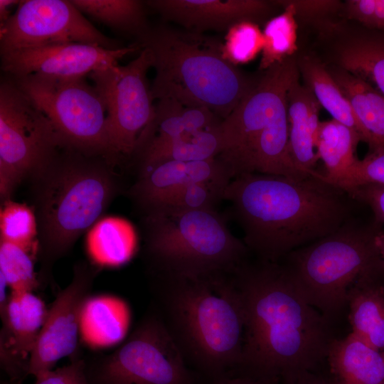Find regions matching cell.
<instances>
[{
  "mask_svg": "<svg viewBox=\"0 0 384 384\" xmlns=\"http://www.w3.org/2000/svg\"><path fill=\"white\" fill-rule=\"evenodd\" d=\"M233 276L245 314L243 373L279 380L318 370L336 338L331 321L311 305L281 262L245 261Z\"/></svg>",
  "mask_w": 384,
  "mask_h": 384,
  "instance_id": "1",
  "label": "cell"
},
{
  "mask_svg": "<svg viewBox=\"0 0 384 384\" xmlns=\"http://www.w3.org/2000/svg\"><path fill=\"white\" fill-rule=\"evenodd\" d=\"M223 200L249 252L272 262L337 230L353 217L357 202L319 171L302 177L243 174L232 178Z\"/></svg>",
  "mask_w": 384,
  "mask_h": 384,
  "instance_id": "2",
  "label": "cell"
},
{
  "mask_svg": "<svg viewBox=\"0 0 384 384\" xmlns=\"http://www.w3.org/2000/svg\"><path fill=\"white\" fill-rule=\"evenodd\" d=\"M162 318L186 361L214 378L238 368L245 314L233 272L197 277L161 276Z\"/></svg>",
  "mask_w": 384,
  "mask_h": 384,
  "instance_id": "3",
  "label": "cell"
},
{
  "mask_svg": "<svg viewBox=\"0 0 384 384\" xmlns=\"http://www.w3.org/2000/svg\"><path fill=\"white\" fill-rule=\"evenodd\" d=\"M138 39L153 55L154 100L206 107L224 119L258 79L225 60L222 42L201 33L160 25L149 26Z\"/></svg>",
  "mask_w": 384,
  "mask_h": 384,
  "instance_id": "4",
  "label": "cell"
},
{
  "mask_svg": "<svg viewBox=\"0 0 384 384\" xmlns=\"http://www.w3.org/2000/svg\"><path fill=\"white\" fill-rule=\"evenodd\" d=\"M99 157L65 147L33 175L41 275L48 276L55 262L100 219L117 191L111 169Z\"/></svg>",
  "mask_w": 384,
  "mask_h": 384,
  "instance_id": "5",
  "label": "cell"
},
{
  "mask_svg": "<svg viewBox=\"0 0 384 384\" xmlns=\"http://www.w3.org/2000/svg\"><path fill=\"white\" fill-rule=\"evenodd\" d=\"M300 76L294 56L263 71L253 87L220 123V158L233 178L248 173L302 177L289 147L287 93Z\"/></svg>",
  "mask_w": 384,
  "mask_h": 384,
  "instance_id": "6",
  "label": "cell"
},
{
  "mask_svg": "<svg viewBox=\"0 0 384 384\" xmlns=\"http://www.w3.org/2000/svg\"><path fill=\"white\" fill-rule=\"evenodd\" d=\"M382 224L354 217L337 230L287 255L281 262L294 286L332 321L347 305L350 288L360 277L384 272L376 244Z\"/></svg>",
  "mask_w": 384,
  "mask_h": 384,
  "instance_id": "7",
  "label": "cell"
},
{
  "mask_svg": "<svg viewBox=\"0 0 384 384\" xmlns=\"http://www.w3.org/2000/svg\"><path fill=\"white\" fill-rule=\"evenodd\" d=\"M146 250L161 276L197 277L233 272L249 250L217 210L147 212Z\"/></svg>",
  "mask_w": 384,
  "mask_h": 384,
  "instance_id": "8",
  "label": "cell"
},
{
  "mask_svg": "<svg viewBox=\"0 0 384 384\" xmlns=\"http://www.w3.org/2000/svg\"><path fill=\"white\" fill-rule=\"evenodd\" d=\"M11 78L48 119L65 147L87 156L114 160L105 104L85 77L61 78L31 74Z\"/></svg>",
  "mask_w": 384,
  "mask_h": 384,
  "instance_id": "9",
  "label": "cell"
},
{
  "mask_svg": "<svg viewBox=\"0 0 384 384\" xmlns=\"http://www.w3.org/2000/svg\"><path fill=\"white\" fill-rule=\"evenodd\" d=\"M163 319L151 314L113 353L86 362L90 384H194Z\"/></svg>",
  "mask_w": 384,
  "mask_h": 384,
  "instance_id": "10",
  "label": "cell"
},
{
  "mask_svg": "<svg viewBox=\"0 0 384 384\" xmlns=\"http://www.w3.org/2000/svg\"><path fill=\"white\" fill-rule=\"evenodd\" d=\"M65 147L51 123L9 77L0 84V193L4 201Z\"/></svg>",
  "mask_w": 384,
  "mask_h": 384,
  "instance_id": "11",
  "label": "cell"
},
{
  "mask_svg": "<svg viewBox=\"0 0 384 384\" xmlns=\"http://www.w3.org/2000/svg\"><path fill=\"white\" fill-rule=\"evenodd\" d=\"M138 56L125 65L115 64L88 75L107 110V130L114 159L134 154L138 139L151 121L155 105L147 80L153 55L141 47Z\"/></svg>",
  "mask_w": 384,
  "mask_h": 384,
  "instance_id": "12",
  "label": "cell"
},
{
  "mask_svg": "<svg viewBox=\"0 0 384 384\" xmlns=\"http://www.w3.org/2000/svg\"><path fill=\"white\" fill-rule=\"evenodd\" d=\"M64 43L93 44L117 49L70 1L23 0L0 26V53Z\"/></svg>",
  "mask_w": 384,
  "mask_h": 384,
  "instance_id": "13",
  "label": "cell"
},
{
  "mask_svg": "<svg viewBox=\"0 0 384 384\" xmlns=\"http://www.w3.org/2000/svg\"><path fill=\"white\" fill-rule=\"evenodd\" d=\"M95 272L85 264L75 267L72 281L58 293L48 310L30 358L28 375L36 377L53 369L64 357L78 356L80 313L90 296Z\"/></svg>",
  "mask_w": 384,
  "mask_h": 384,
  "instance_id": "14",
  "label": "cell"
},
{
  "mask_svg": "<svg viewBox=\"0 0 384 384\" xmlns=\"http://www.w3.org/2000/svg\"><path fill=\"white\" fill-rule=\"evenodd\" d=\"M141 49L138 43L117 49L83 43L52 44L1 54V68L11 78L31 74L84 78L96 70L118 64L122 58Z\"/></svg>",
  "mask_w": 384,
  "mask_h": 384,
  "instance_id": "15",
  "label": "cell"
},
{
  "mask_svg": "<svg viewBox=\"0 0 384 384\" xmlns=\"http://www.w3.org/2000/svg\"><path fill=\"white\" fill-rule=\"evenodd\" d=\"M48 310L33 292H11L0 312V363L9 382L21 384L28 375L29 361L44 324Z\"/></svg>",
  "mask_w": 384,
  "mask_h": 384,
  "instance_id": "16",
  "label": "cell"
},
{
  "mask_svg": "<svg viewBox=\"0 0 384 384\" xmlns=\"http://www.w3.org/2000/svg\"><path fill=\"white\" fill-rule=\"evenodd\" d=\"M145 3L164 20L201 33L208 30L227 31L240 21L264 19L275 5L274 1L264 0H151Z\"/></svg>",
  "mask_w": 384,
  "mask_h": 384,
  "instance_id": "17",
  "label": "cell"
},
{
  "mask_svg": "<svg viewBox=\"0 0 384 384\" xmlns=\"http://www.w3.org/2000/svg\"><path fill=\"white\" fill-rule=\"evenodd\" d=\"M233 178L228 166L218 157L199 161H168L141 169L131 194L149 212L188 184L230 181Z\"/></svg>",
  "mask_w": 384,
  "mask_h": 384,
  "instance_id": "18",
  "label": "cell"
},
{
  "mask_svg": "<svg viewBox=\"0 0 384 384\" xmlns=\"http://www.w3.org/2000/svg\"><path fill=\"white\" fill-rule=\"evenodd\" d=\"M321 107L311 90L296 79L287 93L289 152L297 167L310 174L318 172L314 167L319 159L316 139Z\"/></svg>",
  "mask_w": 384,
  "mask_h": 384,
  "instance_id": "19",
  "label": "cell"
},
{
  "mask_svg": "<svg viewBox=\"0 0 384 384\" xmlns=\"http://www.w3.org/2000/svg\"><path fill=\"white\" fill-rule=\"evenodd\" d=\"M130 311L127 304L111 294L90 296L80 317V339L92 349L119 344L128 332Z\"/></svg>",
  "mask_w": 384,
  "mask_h": 384,
  "instance_id": "20",
  "label": "cell"
},
{
  "mask_svg": "<svg viewBox=\"0 0 384 384\" xmlns=\"http://www.w3.org/2000/svg\"><path fill=\"white\" fill-rule=\"evenodd\" d=\"M351 332L370 346L384 351V272L364 275L347 297Z\"/></svg>",
  "mask_w": 384,
  "mask_h": 384,
  "instance_id": "21",
  "label": "cell"
},
{
  "mask_svg": "<svg viewBox=\"0 0 384 384\" xmlns=\"http://www.w3.org/2000/svg\"><path fill=\"white\" fill-rule=\"evenodd\" d=\"M326 362L337 384H384V351L370 346L352 333L334 339Z\"/></svg>",
  "mask_w": 384,
  "mask_h": 384,
  "instance_id": "22",
  "label": "cell"
},
{
  "mask_svg": "<svg viewBox=\"0 0 384 384\" xmlns=\"http://www.w3.org/2000/svg\"><path fill=\"white\" fill-rule=\"evenodd\" d=\"M222 120L206 107H187L174 100L159 99L154 117L138 139L134 154L187 132L217 126Z\"/></svg>",
  "mask_w": 384,
  "mask_h": 384,
  "instance_id": "23",
  "label": "cell"
},
{
  "mask_svg": "<svg viewBox=\"0 0 384 384\" xmlns=\"http://www.w3.org/2000/svg\"><path fill=\"white\" fill-rule=\"evenodd\" d=\"M336 66L384 95V33L364 31L344 36L334 46Z\"/></svg>",
  "mask_w": 384,
  "mask_h": 384,
  "instance_id": "24",
  "label": "cell"
},
{
  "mask_svg": "<svg viewBox=\"0 0 384 384\" xmlns=\"http://www.w3.org/2000/svg\"><path fill=\"white\" fill-rule=\"evenodd\" d=\"M349 101L370 149L384 146V95L362 79L337 66L328 68Z\"/></svg>",
  "mask_w": 384,
  "mask_h": 384,
  "instance_id": "25",
  "label": "cell"
},
{
  "mask_svg": "<svg viewBox=\"0 0 384 384\" xmlns=\"http://www.w3.org/2000/svg\"><path fill=\"white\" fill-rule=\"evenodd\" d=\"M223 150V139L219 124L149 145L136 154L140 158L142 169L168 161L210 160L219 157Z\"/></svg>",
  "mask_w": 384,
  "mask_h": 384,
  "instance_id": "26",
  "label": "cell"
},
{
  "mask_svg": "<svg viewBox=\"0 0 384 384\" xmlns=\"http://www.w3.org/2000/svg\"><path fill=\"white\" fill-rule=\"evenodd\" d=\"M137 244L132 225L116 216L98 220L89 229L85 239L90 260L100 267H117L126 264L134 255Z\"/></svg>",
  "mask_w": 384,
  "mask_h": 384,
  "instance_id": "27",
  "label": "cell"
},
{
  "mask_svg": "<svg viewBox=\"0 0 384 384\" xmlns=\"http://www.w3.org/2000/svg\"><path fill=\"white\" fill-rule=\"evenodd\" d=\"M297 65L304 84L332 119L358 133L362 142V132L352 107L328 68L319 60L309 55L297 60Z\"/></svg>",
  "mask_w": 384,
  "mask_h": 384,
  "instance_id": "28",
  "label": "cell"
},
{
  "mask_svg": "<svg viewBox=\"0 0 384 384\" xmlns=\"http://www.w3.org/2000/svg\"><path fill=\"white\" fill-rule=\"evenodd\" d=\"M359 142L357 132L333 119L320 122L316 150L324 164L326 181L335 183L353 164L358 159L355 154Z\"/></svg>",
  "mask_w": 384,
  "mask_h": 384,
  "instance_id": "29",
  "label": "cell"
},
{
  "mask_svg": "<svg viewBox=\"0 0 384 384\" xmlns=\"http://www.w3.org/2000/svg\"><path fill=\"white\" fill-rule=\"evenodd\" d=\"M82 13L111 28L140 37L147 31L146 3L139 0H70Z\"/></svg>",
  "mask_w": 384,
  "mask_h": 384,
  "instance_id": "30",
  "label": "cell"
},
{
  "mask_svg": "<svg viewBox=\"0 0 384 384\" xmlns=\"http://www.w3.org/2000/svg\"><path fill=\"white\" fill-rule=\"evenodd\" d=\"M283 7L279 15L269 19L262 31L264 46L260 70L265 71L272 65L294 56L297 46V21L294 6L289 1H274Z\"/></svg>",
  "mask_w": 384,
  "mask_h": 384,
  "instance_id": "31",
  "label": "cell"
},
{
  "mask_svg": "<svg viewBox=\"0 0 384 384\" xmlns=\"http://www.w3.org/2000/svg\"><path fill=\"white\" fill-rule=\"evenodd\" d=\"M1 240L38 252V223L33 209L7 199L0 211Z\"/></svg>",
  "mask_w": 384,
  "mask_h": 384,
  "instance_id": "32",
  "label": "cell"
},
{
  "mask_svg": "<svg viewBox=\"0 0 384 384\" xmlns=\"http://www.w3.org/2000/svg\"><path fill=\"white\" fill-rule=\"evenodd\" d=\"M38 253L20 245L0 241V276L6 280L11 292H33L39 281L34 270Z\"/></svg>",
  "mask_w": 384,
  "mask_h": 384,
  "instance_id": "33",
  "label": "cell"
},
{
  "mask_svg": "<svg viewBox=\"0 0 384 384\" xmlns=\"http://www.w3.org/2000/svg\"><path fill=\"white\" fill-rule=\"evenodd\" d=\"M264 37L262 31L254 21H243L228 28L222 42L223 58L238 66L248 63L262 51Z\"/></svg>",
  "mask_w": 384,
  "mask_h": 384,
  "instance_id": "34",
  "label": "cell"
},
{
  "mask_svg": "<svg viewBox=\"0 0 384 384\" xmlns=\"http://www.w3.org/2000/svg\"><path fill=\"white\" fill-rule=\"evenodd\" d=\"M229 183L230 181H215L188 184L174 193L160 207L153 210H217L216 207L223 200L224 192Z\"/></svg>",
  "mask_w": 384,
  "mask_h": 384,
  "instance_id": "35",
  "label": "cell"
},
{
  "mask_svg": "<svg viewBox=\"0 0 384 384\" xmlns=\"http://www.w3.org/2000/svg\"><path fill=\"white\" fill-rule=\"evenodd\" d=\"M368 184L384 186V146L370 149L363 159H357L333 185L347 191Z\"/></svg>",
  "mask_w": 384,
  "mask_h": 384,
  "instance_id": "36",
  "label": "cell"
},
{
  "mask_svg": "<svg viewBox=\"0 0 384 384\" xmlns=\"http://www.w3.org/2000/svg\"><path fill=\"white\" fill-rule=\"evenodd\" d=\"M33 384H90L86 373V361L78 356L70 364L41 373Z\"/></svg>",
  "mask_w": 384,
  "mask_h": 384,
  "instance_id": "37",
  "label": "cell"
},
{
  "mask_svg": "<svg viewBox=\"0 0 384 384\" xmlns=\"http://www.w3.org/2000/svg\"><path fill=\"white\" fill-rule=\"evenodd\" d=\"M346 192L358 203L368 206L373 212V218L380 224H384V186L368 184Z\"/></svg>",
  "mask_w": 384,
  "mask_h": 384,
  "instance_id": "38",
  "label": "cell"
},
{
  "mask_svg": "<svg viewBox=\"0 0 384 384\" xmlns=\"http://www.w3.org/2000/svg\"><path fill=\"white\" fill-rule=\"evenodd\" d=\"M295 8L297 18L319 20L341 9L339 1L334 0H294L289 1Z\"/></svg>",
  "mask_w": 384,
  "mask_h": 384,
  "instance_id": "39",
  "label": "cell"
},
{
  "mask_svg": "<svg viewBox=\"0 0 384 384\" xmlns=\"http://www.w3.org/2000/svg\"><path fill=\"white\" fill-rule=\"evenodd\" d=\"M279 384H337L332 376L318 370H303L282 376Z\"/></svg>",
  "mask_w": 384,
  "mask_h": 384,
  "instance_id": "40",
  "label": "cell"
},
{
  "mask_svg": "<svg viewBox=\"0 0 384 384\" xmlns=\"http://www.w3.org/2000/svg\"><path fill=\"white\" fill-rule=\"evenodd\" d=\"M212 384H279V380L257 378L247 373L227 375L217 377Z\"/></svg>",
  "mask_w": 384,
  "mask_h": 384,
  "instance_id": "41",
  "label": "cell"
},
{
  "mask_svg": "<svg viewBox=\"0 0 384 384\" xmlns=\"http://www.w3.org/2000/svg\"><path fill=\"white\" fill-rule=\"evenodd\" d=\"M21 1L0 0V26L4 25L12 16L11 11L14 5H18Z\"/></svg>",
  "mask_w": 384,
  "mask_h": 384,
  "instance_id": "42",
  "label": "cell"
},
{
  "mask_svg": "<svg viewBox=\"0 0 384 384\" xmlns=\"http://www.w3.org/2000/svg\"><path fill=\"white\" fill-rule=\"evenodd\" d=\"M376 244L380 254L384 260V230L383 228L378 231L376 235Z\"/></svg>",
  "mask_w": 384,
  "mask_h": 384,
  "instance_id": "43",
  "label": "cell"
},
{
  "mask_svg": "<svg viewBox=\"0 0 384 384\" xmlns=\"http://www.w3.org/2000/svg\"><path fill=\"white\" fill-rule=\"evenodd\" d=\"M4 384H15V383H12L8 382V383H4Z\"/></svg>",
  "mask_w": 384,
  "mask_h": 384,
  "instance_id": "44",
  "label": "cell"
}]
</instances>
